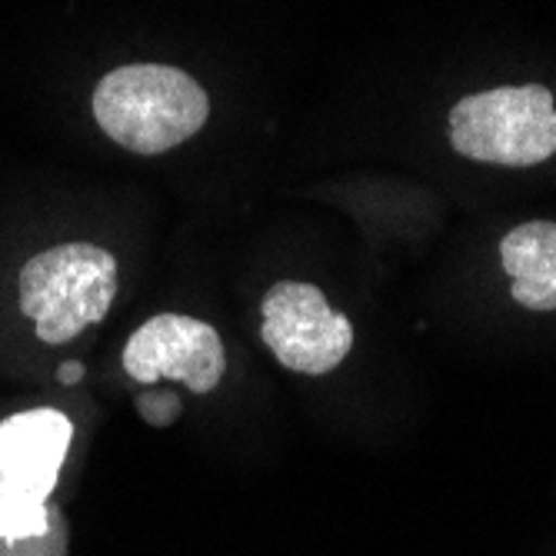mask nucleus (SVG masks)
Returning a JSON list of instances; mask_svg holds the SVG:
<instances>
[{"label":"nucleus","instance_id":"0eeeda50","mask_svg":"<svg viewBox=\"0 0 556 556\" xmlns=\"http://www.w3.org/2000/svg\"><path fill=\"white\" fill-rule=\"evenodd\" d=\"M500 261L520 307L556 311V224L530 220L514 227L500 243Z\"/></svg>","mask_w":556,"mask_h":556},{"label":"nucleus","instance_id":"20e7f679","mask_svg":"<svg viewBox=\"0 0 556 556\" xmlns=\"http://www.w3.org/2000/svg\"><path fill=\"white\" fill-rule=\"evenodd\" d=\"M450 143L480 164L536 167L556 154L553 93L540 84L470 93L450 114Z\"/></svg>","mask_w":556,"mask_h":556},{"label":"nucleus","instance_id":"f257e3e1","mask_svg":"<svg viewBox=\"0 0 556 556\" xmlns=\"http://www.w3.org/2000/svg\"><path fill=\"white\" fill-rule=\"evenodd\" d=\"M93 117L111 140L150 157L174 150L204 127L211 97L177 67L130 64L97 84Z\"/></svg>","mask_w":556,"mask_h":556},{"label":"nucleus","instance_id":"39448f33","mask_svg":"<svg viewBox=\"0 0 556 556\" xmlns=\"http://www.w3.org/2000/svg\"><path fill=\"white\" fill-rule=\"evenodd\" d=\"M261 311V337L280 367L303 377H324L346 361L353 346V327L330 307L320 287L280 280L267 290Z\"/></svg>","mask_w":556,"mask_h":556},{"label":"nucleus","instance_id":"423d86ee","mask_svg":"<svg viewBox=\"0 0 556 556\" xmlns=\"http://www.w3.org/2000/svg\"><path fill=\"white\" fill-rule=\"evenodd\" d=\"M124 370L147 387L177 380L190 393H211L227 374V353L211 324L184 314H157L130 333Z\"/></svg>","mask_w":556,"mask_h":556},{"label":"nucleus","instance_id":"7ed1b4c3","mask_svg":"<svg viewBox=\"0 0 556 556\" xmlns=\"http://www.w3.org/2000/svg\"><path fill=\"white\" fill-rule=\"evenodd\" d=\"M74 424L54 410L37 407L0 420V536L40 533L58 507V490Z\"/></svg>","mask_w":556,"mask_h":556},{"label":"nucleus","instance_id":"1a4fd4ad","mask_svg":"<svg viewBox=\"0 0 556 556\" xmlns=\"http://www.w3.org/2000/svg\"><path fill=\"white\" fill-rule=\"evenodd\" d=\"M58 377H61L64 387H74V383L84 380V367H80V364H64V367L58 370Z\"/></svg>","mask_w":556,"mask_h":556},{"label":"nucleus","instance_id":"f03ea898","mask_svg":"<svg viewBox=\"0 0 556 556\" xmlns=\"http://www.w3.org/2000/svg\"><path fill=\"white\" fill-rule=\"evenodd\" d=\"M117 296V261L104 247L61 243L21 270V311L43 343H67L108 317Z\"/></svg>","mask_w":556,"mask_h":556},{"label":"nucleus","instance_id":"6e6552de","mask_svg":"<svg viewBox=\"0 0 556 556\" xmlns=\"http://www.w3.org/2000/svg\"><path fill=\"white\" fill-rule=\"evenodd\" d=\"M0 556H67V523L58 510L40 533L0 536Z\"/></svg>","mask_w":556,"mask_h":556}]
</instances>
